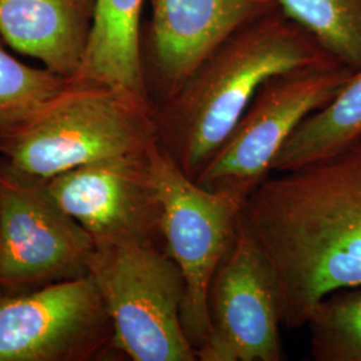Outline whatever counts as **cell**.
I'll list each match as a JSON object with an SVG mask.
<instances>
[{
	"mask_svg": "<svg viewBox=\"0 0 361 361\" xmlns=\"http://www.w3.org/2000/svg\"><path fill=\"white\" fill-rule=\"evenodd\" d=\"M140 50L157 107L174 97L207 56L240 27L281 8L279 0H150Z\"/></svg>",
	"mask_w": 361,
	"mask_h": 361,
	"instance_id": "cell-11",
	"label": "cell"
},
{
	"mask_svg": "<svg viewBox=\"0 0 361 361\" xmlns=\"http://www.w3.org/2000/svg\"><path fill=\"white\" fill-rule=\"evenodd\" d=\"M207 310L210 331L198 360H284L277 276L243 216L212 279Z\"/></svg>",
	"mask_w": 361,
	"mask_h": 361,
	"instance_id": "cell-8",
	"label": "cell"
},
{
	"mask_svg": "<svg viewBox=\"0 0 361 361\" xmlns=\"http://www.w3.org/2000/svg\"><path fill=\"white\" fill-rule=\"evenodd\" d=\"M150 155L162 207L164 244L185 281L182 326L197 353L210 331L209 286L232 245L245 200L200 186L159 143Z\"/></svg>",
	"mask_w": 361,
	"mask_h": 361,
	"instance_id": "cell-6",
	"label": "cell"
},
{
	"mask_svg": "<svg viewBox=\"0 0 361 361\" xmlns=\"http://www.w3.org/2000/svg\"><path fill=\"white\" fill-rule=\"evenodd\" d=\"M353 73L331 58L268 79L194 180L207 190L246 200L271 177L276 155L297 126L329 104Z\"/></svg>",
	"mask_w": 361,
	"mask_h": 361,
	"instance_id": "cell-5",
	"label": "cell"
},
{
	"mask_svg": "<svg viewBox=\"0 0 361 361\" xmlns=\"http://www.w3.org/2000/svg\"><path fill=\"white\" fill-rule=\"evenodd\" d=\"M241 216L276 271L283 325L307 326L324 297L361 285V138L267 178Z\"/></svg>",
	"mask_w": 361,
	"mask_h": 361,
	"instance_id": "cell-1",
	"label": "cell"
},
{
	"mask_svg": "<svg viewBox=\"0 0 361 361\" xmlns=\"http://www.w3.org/2000/svg\"><path fill=\"white\" fill-rule=\"evenodd\" d=\"M143 0H98L90 42L74 83H98L149 99L140 50ZM152 102V101H150Z\"/></svg>",
	"mask_w": 361,
	"mask_h": 361,
	"instance_id": "cell-13",
	"label": "cell"
},
{
	"mask_svg": "<svg viewBox=\"0 0 361 361\" xmlns=\"http://www.w3.org/2000/svg\"><path fill=\"white\" fill-rule=\"evenodd\" d=\"M331 58L281 8L250 20L225 39L174 97L154 107L158 143L194 180L268 79Z\"/></svg>",
	"mask_w": 361,
	"mask_h": 361,
	"instance_id": "cell-2",
	"label": "cell"
},
{
	"mask_svg": "<svg viewBox=\"0 0 361 361\" xmlns=\"http://www.w3.org/2000/svg\"><path fill=\"white\" fill-rule=\"evenodd\" d=\"M113 326V349L133 361H197L183 332L185 281L164 243L98 244L89 262Z\"/></svg>",
	"mask_w": 361,
	"mask_h": 361,
	"instance_id": "cell-4",
	"label": "cell"
},
{
	"mask_svg": "<svg viewBox=\"0 0 361 361\" xmlns=\"http://www.w3.org/2000/svg\"><path fill=\"white\" fill-rule=\"evenodd\" d=\"M94 241L46 183L0 164V290L11 295L86 276Z\"/></svg>",
	"mask_w": 361,
	"mask_h": 361,
	"instance_id": "cell-7",
	"label": "cell"
},
{
	"mask_svg": "<svg viewBox=\"0 0 361 361\" xmlns=\"http://www.w3.org/2000/svg\"><path fill=\"white\" fill-rule=\"evenodd\" d=\"M113 348L90 274L0 296V361H87Z\"/></svg>",
	"mask_w": 361,
	"mask_h": 361,
	"instance_id": "cell-9",
	"label": "cell"
},
{
	"mask_svg": "<svg viewBox=\"0 0 361 361\" xmlns=\"http://www.w3.org/2000/svg\"><path fill=\"white\" fill-rule=\"evenodd\" d=\"M71 86V79L18 61L0 40V142L42 114Z\"/></svg>",
	"mask_w": 361,
	"mask_h": 361,
	"instance_id": "cell-15",
	"label": "cell"
},
{
	"mask_svg": "<svg viewBox=\"0 0 361 361\" xmlns=\"http://www.w3.org/2000/svg\"><path fill=\"white\" fill-rule=\"evenodd\" d=\"M152 147L87 164L44 182L55 202L90 234L94 245L123 240L164 243Z\"/></svg>",
	"mask_w": 361,
	"mask_h": 361,
	"instance_id": "cell-10",
	"label": "cell"
},
{
	"mask_svg": "<svg viewBox=\"0 0 361 361\" xmlns=\"http://www.w3.org/2000/svg\"><path fill=\"white\" fill-rule=\"evenodd\" d=\"M307 326L313 360L361 361V285L324 297Z\"/></svg>",
	"mask_w": 361,
	"mask_h": 361,
	"instance_id": "cell-17",
	"label": "cell"
},
{
	"mask_svg": "<svg viewBox=\"0 0 361 361\" xmlns=\"http://www.w3.org/2000/svg\"><path fill=\"white\" fill-rule=\"evenodd\" d=\"M157 142L149 99L107 85L73 82L56 102L0 142V164L44 183L87 164L143 153Z\"/></svg>",
	"mask_w": 361,
	"mask_h": 361,
	"instance_id": "cell-3",
	"label": "cell"
},
{
	"mask_svg": "<svg viewBox=\"0 0 361 361\" xmlns=\"http://www.w3.org/2000/svg\"><path fill=\"white\" fill-rule=\"evenodd\" d=\"M281 10L350 70L361 68V0H279Z\"/></svg>",
	"mask_w": 361,
	"mask_h": 361,
	"instance_id": "cell-16",
	"label": "cell"
},
{
	"mask_svg": "<svg viewBox=\"0 0 361 361\" xmlns=\"http://www.w3.org/2000/svg\"><path fill=\"white\" fill-rule=\"evenodd\" d=\"M361 138V68L323 109L307 116L292 133L271 171L284 173L335 154Z\"/></svg>",
	"mask_w": 361,
	"mask_h": 361,
	"instance_id": "cell-14",
	"label": "cell"
},
{
	"mask_svg": "<svg viewBox=\"0 0 361 361\" xmlns=\"http://www.w3.org/2000/svg\"><path fill=\"white\" fill-rule=\"evenodd\" d=\"M98 0H0V39L73 79L90 42Z\"/></svg>",
	"mask_w": 361,
	"mask_h": 361,
	"instance_id": "cell-12",
	"label": "cell"
}]
</instances>
